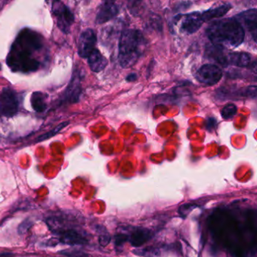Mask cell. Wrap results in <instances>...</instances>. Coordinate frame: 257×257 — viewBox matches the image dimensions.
<instances>
[{
	"instance_id": "1",
	"label": "cell",
	"mask_w": 257,
	"mask_h": 257,
	"mask_svg": "<svg viewBox=\"0 0 257 257\" xmlns=\"http://www.w3.org/2000/svg\"><path fill=\"white\" fill-rule=\"evenodd\" d=\"M43 48L42 36L31 30H23L12 46L7 63L13 71L22 73L37 71L41 64L37 55Z\"/></svg>"
},
{
	"instance_id": "2",
	"label": "cell",
	"mask_w": 257,
	"mask_h": 257,
	"mask_svg": "<svg viewBox=\"0 0 257 257\" xmlns=\"http://www.w3.org/2000/svg\"><path fill=\"white\" fill-rule=\"evenodd\" d=\"M206 34L213 46L222 49L238 47L245 37L243 28L234 18L213 21L206 29Z\"/></svg>"
},
{
	"instance_id": "3",
	"label": "cell",
	"mask_w": 257,
	"mask_h": 257,
	"mask_svg": "<svg viewBox=\"0 0 257 257\" xmlns=\"http://www.w3.org/2000/svg\"><path fill=\"white\" fill-rule=\"evenodd\" d=\"M148 42L138 30H127L121 34L118 43V59L122 68L133 67L144 55Z\"/></svg>"
},
{
	"instance_id": "4",
	"label": "cell",
	"mask_w": 257,
	"mask_h": 257,
	"mask_svg": "<svg viewBox=\"0 0 257 257\" xmlns=\"http://www.w3.org/2000/svg\"><path fill=\"white\" fill-rule=\"evenodd\" d=\"M52 13L56 19L58 28L64 34H69L74 22V15L62 2L56 1L52 5Z\"/></svg>"
},
{
	"instance_id": "5",
	"label": "cell",
	"mask_w": 257,
	"mask_h": 257,
	"mask_svg": "<svg viewBox=\"0 0 257 257\" xmlns=\"http://www.w3.org/2000/svg\"><path fill=\"white\" fill-rule=\"evenodd\" d=\"M19 109V98L14 90L10 88L3 89L0 94V113L6 117H13Z\"/></svg>"
},
{
	"instance_id": "6",
	"label": "cell",
	"mask_w": 257,
	"mask_h": 257,
	"mask_svg": "<svg viewBox=\"0 0 257 257\" xmlns=\"http://www.w3.org/2000/svg\"><path fill=\"white\" fill-rule=\"evenodd\" d=\"M222 75V70L219 67L208 64L201 66L195 73V77L200 83L213 86L221 80Z\"/></svg>"
},
{
	"instance_id": "7",
	"label": "cell",
	"mask_w": 257,
	"mask_h": 257,
	"mask_svg": "<svg viewBox=\"0 0 257 257\" xmlns=\"http://www.w3.org/2000/svg\"><path fill=\"white\" fill-rule=\"evenodd\" d=\"M97 38L92 29H87L81 34L78 43V54L82 58H88L96 49Z\"/></svg>"
},
{
	"instance_id": "8",
	"label": "cell",
	"mask_w": 257,
	"mask_h": 257,
	"mask_svg": "<svg viewBox=\"0 0 257 257\" xmlns=\"http://www.w3.org/2000/svg\"><path fill=\"white\" fill-rule=\"evenodd\" d=\"M80 72L75 71L71 80L62 96V102L65 103H77L82 94Z\"/></svg>"
},
{
	"instance_id": "9",
	"label": "cell",
	"mask_w": 257,
	"mask_h": 257,
	"mask_svg": "<svg viewBox=\"0 0 257 257\" xmlns=\"http://www.w3.org/2000/svg\"><path fill=\"white\" fill-rule=\"evenodd\" d=\"M234 19L241 25L243 31H248L252 35L254 42L256 41L257 11L255 9L246 10L237 15Z\"/></svg>"
},
{
	"instance_id": "10",
	"label": "cell",
	"mask_w": 257,
	"mask_h": 257,
	"mask_svg": "<svg viewBox=\"0 0 257 257\" xmlns=\"http://www.w3.org/2000/svg\"><path fill=\"white\" fill-rule=\"evenodd\" d=\"M179 17L182 19L180 31L186 34H195L199 31L204 24L201 13L199 12H194L183 16H179Z\"/></svg>"
},
{
	"instance_id": "11",
	"label": "cell",
	"mask_w": 257,
	"mask_h": 257,
	"mask_svg": "<svg viewBox=\"0 0 257 257\" xmlns=\"http://www.w3.org/2000/svg\"><path fill=\"white\" fill-rule=\"evenodd\" d=\"M58 235L60 236L59 241L64 244L84 245L88 242V237L85 233L74 227L65 230Z\"/></svg>"
},
{
	"instance_id": "12",
	"label": "cell",
	"mask_w": 257,
	"mask_h": 257,
	"mask_svg": "<svg viewBox=\"0 0 257 257\" xmlns=\"http://www.w3.org/2000/svg\"><path fill=\"white\" fill-rule=\"evenodd\" d=\"M119 13V7L115 3L106 1L99 7L96 16V24L103 25L113 19Z\"/></svg>"
},
{
	"instance_id": "13",
	"label": "cell",
	"mask_w": 257,
	"mask_h": 257,
	"mask_svg": "<svg viewBox=\"0 0 257 257\" xmlns=\"http://www.w3.org/2000/svg\"><path fill=\"white\" fill-rule=\"evenodd\" d=\"M227 66L247 67L252 64V57L246 52H231L225 56Z\"/></svg>"
},
{
	"instance_id": "14",
	"label": "cell",
	"mask_w": 257,
	"mask_h": 257,
	"mask_svg": "<svg viewBox=\"0 0 257 257\" xmlns=\"http://www.w3.org/2000/svg\"><path fill=\"white\" fill-rule=\"evenodd\" d=\"M152 237L153 233L148 228H137L128 236V240L132 246L139 247L149 241Z\"/></svg>"
},
{
	"instance_id": "15",
	"label": "cell",
	"mask_w": 257,
	"mask_h": 257,
	"mask_svg": "<svg viewBox=\"0 0 257 257\" xmlns=\"http://www.w3.org/2000/svg\"><path fill=\"white\" fill-rule=\"evenodd\" d=\"M87 59H88L90 69L94 73H100V71L104 70L108 64L107 59L97 49L93 51L92 53Z\"/></svg>"
},
{
	"instance_id": "16",
	"label": "cell",
	"mask_w": 257,
	"mask_h": 257,
	"mask_svg": "<svg viewBox=\"0 0 257 257\" xmlns=\"http://www.w3.org/2000/svg\"><path fill=\"white\" fill-rule=\"evenodd\" d=\"M231 8H232V7H231V4H225L216 7V8H211L207 10V11L203 12L201 13L203 22L204 23V22H210V21L215 19L223 17L231 10Z\"/></svg>"
},
{
	"instance_id": "17",
	"label": "cell",
	"mask_w": 257,
	"mask_h": 257,
	"mask_svg": "<svg viewBox=\"0 0 257 257\" xmlns=\"http://www.w3.org/2000/svg\"><path fill=\"white\" fill-rule=\"evenodd\" d=\"M47 97V94L41 91H36L33 93L31 98V106L36 112H43L46 110L47 108V103H46Z\"/></svg>"
},
{
	"instance_id": "18",
	"label": "cell",
	"mask_w": 257,
	"mask_h": 257,
	"mask_svg": "<svg viewBox=\"0 0 257 257\" xmlns=\"http://www.w3.org/2000/svg\"><path fill=\"white\" fill-rule=\"evenodd\" d=\"M70 124V121H64V122L61 123V124L57 125L55 128L51 130L50 132H47V133L44 134V135H40V137L37 138V141L36 142H42V141H46V140L50 139L52 137L55 136V135H58L61 130L65 128L66 127Z\"/></svg>"
},
{
	"instance_id": "19",
	"label": "cell",
	"mask_w": 257,
	"mask_h": 257,
	"mask_svg": "<svg viewBox=\"0 0 257 257\" xmlns=\"http://www.w3.org/2000/svg\"><path fill=\"white\" fill-rule=\"evenodd\" d=\"M237 106L234 103H228L222 108L221 110V115L224 119H231L237 114Z\"/></svg>"
},
{
	"instance_id": "20",
	"label": "cell",
	"mask_w": 257,
	"mask_h": 257,
	"mask_svg": "<svg viewBox=\"0 0 257 257\" xmlns=\"http://www.w3.org/2000/svg\"><path fill=\"white\" fill-rule=\"evenodd\" d=\"M59 253L68 257H88L86 252L78 250V249H64V250L60 251Z\"/></svg>"
},
{
	"instance_id": "21",
	"label": "cell",
	"mask_w": 257,
	"mask_h": 257,
	"mask_svg": "<svg viewBox=\"0 0 257 257\" xmlns=\"http://www.w3.org/2000/svg\"><path fill=\"white\" fill-rule=\"evenodd\" d=\"M33 225H34V222H32V220L29 219H25L19 225V228H18L19 234H25L32 227Z\"/></svg>"
},
{
	"instance_id": "22",
	"label": "cell",
	"mask_w": 257,
	"mask_h": 257,
	"mask_svg": "<svg viewBox=\"0 0 257 257\" xmlns=\"http://www.w3.org/2000/svg\"><path fill=\"white\" fill-rule=\"evenodd\" d=\"M197 206L195 205V204H186L182 205L181 207L179 208V213L181 216H183V217L189 215V213L192 211V210L195 209V207H196Z\"/></svg>"
},
{
	"instance_id": "23",
	"label": "cell",
	"mask_w": 257,
	"mask_h": 257,
	"mask_svg": "<svg viewBox=\"0 0 257 257\" xmlns=\"http://www.w3.org/2000/svg\"><path fill=\"white\" fill-rule=\"evenodd\" d=\"M98 240L99 243H100L101 246H105L108 245V243L110 242L111 237L109 234H108L107 231H105V232L101 231V234H100V237H99Z\"/></svg>"
},
{
	"instance_id": "24",
	"label": "cell",
	"mask_w": 257,
	"mask_h": 257,
	"mask_svg": "<svg viewBox=\"0 0 257 257\" xmlns=\"http://www.w3.org/2000/svg\"><path fill=\"white\" fill-rule=\"evenodd\" d=\"M128 240V235L125 234H117L115 237V243L117 246H121L123 243H125L127 240Z\"/></svg>"
},
{
	"instance_id": "25",
	"label": "cell",
	"mask_w": 257,
	"mask_h": 257,
	"mask_svg": "<svg viewBox=\"0 0 257 257\" xmlns=\"http://www.w3.org/2000/svg\"><path fill=\"white\" fill-rule=\"evenodd\" d=\"M216 125V120L213 118H210L207 121V127L208 130L211 131L212 128H214Z\"/></svg>"
},
{
	"instance_id": "26",
	"label": "cell",
	"mask_w": 257,
	"mask_h": 257,
	"mask_svg": "<svg viewBox=\"0 0 257 257\" xmlns=\"http://www.w3.org/2000/svg\"><path fill=\"white\" fill-rule=\"evenodd\" d=\"M138 79V76H137L136 74L135 73H132V74L128 75V76L126 77V80L127 82H135Z\"/></svg>"
},
{
	"instance_id": "27",
	"label": "cell",
	"mask_w": 257,
	"mask_h": 257,
	"mask_svg": "<svg viewBox=\"0 0 257 257\" xmlns=\"http://www.w3.org/2000/svg\"><path fill=\"white\" fill-rule=\"evenodd\" d=\"M0 257H3L2 255H1V254H0Z\"/></svg>"
}]
</instances>
